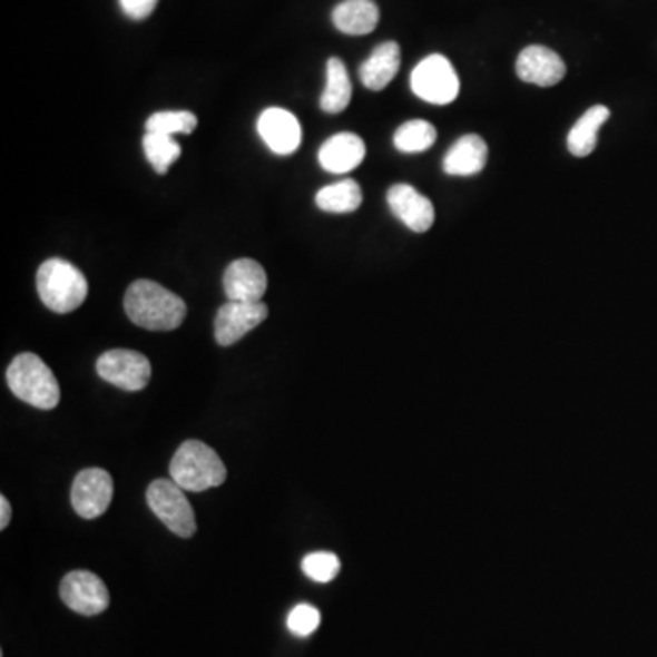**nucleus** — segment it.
<instances>
[{
	"instance_id": "6",
	"label": "nucleus",
	"mask_w": 657,
	"mask_h": 657,
	"mask_svg": "<svg viewBox=\"0 0 657 657\" xmlns=\"http://www.w3.org/2000/svg\"><path fill=\"white\" fill-rule=\"evenodd\" d=\"M411 90L422 101L444 107L459 96V76L448 57L433 53L415 66L411 73Z\"/></svg>"
},
{
	"instance_id": "12",
	"label": "nucleus",
	"mask_w": 657,
	"mask_h": 657,
	"mask_svg": "<svg viewBox=\"0 0 657 657\" xmlns=\"http://www.w3.org/2000/svg\"><path fill=\"white\" fill-rule=\"evenodd\" d=\"M391 213L413 233L424 234L435 223V207L411 185H393L388 193Z\"/></svg>"
},
{
	"instance_id": "18",
	"label": "nucleus",
	"mask_w": 657,
	"mask_h": 657,
	"mask_svg": "<svg viewBox=\"0 0 657 657\" xmlns=\"http://www.w3.org/2000/svg\"><path fill=\"white\" fill-rule=\"evenodd\" d=\"M380 21L373 0H344L333 10V24L345 36H367Z\"/></svg>"
},
{
	"instance_id": "27",
	"label": "nucleus",
	"mask_w": 657,
	"mask_h": 657,
	"mask_svg": "<svg viewBox=\"0 0 657 657\" xmlns=\"http://www.w3.org/2000/svg\"><path fill=\"white\" fill-rule=\"evenodd\" d=\"M119 2L125 16L130 17L131 21H145L153 16L159 0H119Z\"/></svg>"
},
{
	"instance_id": "15",
	"label": "nucleus",
	"mask_w": 657,
	"mask_h": 657,
	"mask_svg": "<svg viewBox=\"0 0 657 657\" xmlns=\"http://www.w3.org/2000/svg\"><path fill=\"white\" fill-rule=\"evenodd\" d=\"M365 157V145L362 137L351 131L336 134L322 145L318 161L325 173L347 174L360 167Z\"/></svg>"
},
{
	"instance_id": "13",
	"label": "nucleus",
	"mask_w": 657,
	"mask_h": 657,
	"mask_svg": "<svg viewBox=\"0 0 657 657\" xmlns=\"http://www.w3.org/2000/svg\"><path fill=\"white\" fill-rule=\"evenodd\" d=\"M223 288L228 302H262L263 294L267 291V273L254 259H236L225 271Z\"/></svg>"
},
{
	"instance_id": "20",
	"label": "nucleus",
	"mask_w": 657,
	"mask_h": 657,
	"mask_svg": "<svg viewBox=\"0 0 657 657\" xmlns=\"http://www.w3.org/2000/svg\"><path fill=\"white\" fill-rule=\"evenodd\" d=\"M353 87H351L350 73L344 62L339 57H331L327 61V82L320 99V108L325 114H340L350 107Z\"/></svg>"
},
{
	"instance_id": "16",
	"label": "nucleus",
	"mask_w": 657,
	"mask_h": 657,
	"mask_svg": "<svg viewBox=\"0 0 657 657\" xmlns=\"http://www.w3.org/2000/svg\"><path fill=\"white\" fill-rule=\"evenodd\" d=\"M488 163V145L477 134L457 139L455 145L444 157V173L448 176H475L482 173Z\"/></svg>"
},
{
	"instance_id": "11",
	"label": "nucleus",
	"mask_w": 657,
	"mask_h": 657,
	"mask_svg": "<svg viewBox=\"0 0 657 657\" xmlns=\"http://www.w3.org/2000/svg\"><path fill=\"white\" fill-rule=\"evenodd\" d=\"M517 76L521 81L536 87H556L567 76V65L559 53L547 46H528L517 57Z\"/></svg>"
},
{
	"instance_id": "25",
	"label": "nucleus",
	"mask_w": 657,
	"mask_h": 657,
	"mask_svg": "<svg viewBox=\"0 0 657 657\" xmlns=\"http://www.w3.org/2000/svg\"><path fill=\"white\" fill-rule=\"evenodd\" d=\"M302 570L313 581H333L334 577L339 576L340 559L331 551H314V553L305 556L302 561Z\"/></svg>"
},
{
	"instance_id": "4",
	"label": "nucleus",
	"mask_w": 657,
	"mask_h": 657,
	"mask_svg": "<svg viewBox=\"0 0 657 657\" xmlns=\"http://www.w3.org/2000/svg\"><path fill=\"white\" fill-rule=\"evenodd\" d=\"M37 291L42 304L53 313L66 314L81 307L88 296L85 274L61 258L46 259L37 273Z\"/></svg>"
},
{
	"instance_id": "1",
	"label": "nucleus",
	"mask_w": 657,
	"mask_h": 657,
	"mask_svg": "<svg viewBox=\"0 0 657 657\" xmlns=\"http://www.w3.org/2000/svg\"><path fill=\"white\" fill-rule=\"evenodd\" d=\"M128 318L148 331H174L187 316V305L173 291L150 280H137L125 294Z\"/></svg>"
},
{
	"instance_id": "10",
	"label": "nucleus",
	"mask_w": 657,
	"mask_h": 657,
	"mask_svg": "<svg viewBox=\"0 0 657 657\" xmlns=\"http://www.w3.org/2000/svg\"><path fill=\"white\" fill-rule=\"evenodd\" d=\"M268 316L267 305L263 302H227L216 314L214 333L223 347L234 345L245 336L248 331L258 327Z\"/></svg>"
},
{
	"instance_id": "24",
	"label": "nucleus",
	"mask_w": 657,
	"mask_h": 657,
	"mask_svg": "<svg viewBox=\"0 0 657 657\" xmlns=\"http://www.w3.org/2000/svg\"><path fill=\"white\" fill-rule=\"evenodd\" d=\"M197 127V117L193 111L168 110L157 111L148 117L147 131L150 134H165V136H176V134H193Z\"/></svg>"
},
{
	"instance_id": "26",
	"label": "nucleus",
	"mask_w": 657,
	"mask_h": 657,
	"mask_svg": "<svg viewBox=\"0 0 657 657\" xmlns=\"http://www.w3.org/2000/svg\"><path fill=\"white\" fill-rule=\"evenodd\" d=\"M287 627L294 636L307 637L316 633L320 627L318 608L311 607V605H298L294 607L287 617Z\"/></svg>"
},
{
	"instance_id": "17",
	"label": "nucleus",
	"mask_w": 657,
	"mask_h": 657,
	"mask_svg": "<svg viewBox=\"0 0 657 657\" xmlns=\"http://www.w3.org/2000/svg\"><path fill=\"white\" fill-rule=\"evenodd\" d=\"M399 68L400 46L394 41L382 42L360 66V81L370 90H384L399 73Z\"/></svg>"
},
{
	"instance_id": "8",
	"label": "nucleus",
	"mask_w": 657,
	"mask_h": 657,
	"mask_svg": "<svg viewBox=\"0 0 657 657\" xmlns=\"http://www.w3.org/2000/svg\"><path fill=\"white\" fill-rule=\"evenodd\" d=\"M61 599L66 607L81 616H97L110 605V594L101 577L87 570L70 571L61 582Z\"/></svg>"
},
{
	"instance_id": "21",
	"label": "nucleus",
	"mask_w": 657,
	"mask_h": 657,
	"mask_svg": "<svg viewBox=\"0 0 657 657\" xmlns=\"http://www.w3.org/2000/svg\"><path fill=\"white\" fill-rule=\"evenodd\" d=\"M316 205L324 213L350 214L359 210L362 205V188L354 179L327 185L316 194Z\"/></svg>"
},
{
	"instance_id": "28",
	"label": "nucleus",
	"mask_w": 657,
	"mask_h": 657,
	"mask_svg": "<svg viewBox=\"0 0 657 657\" xmlns=\"http://www.w3.org/2000/svg\"><path fill=\"white\" fill-rule=\"evenodd\" d=\"M0 516H2V519H0V530H6L8 524H10L11 506L4 496L0 497Z\"/></svg>"
},
{
	"instance_id": "14",
	"label": "nucleus",
	"mask_w": 657,
	"mask_h": 657,
	"mask_svg": "<svg viewBox=\"0 0 657 657\" xmlns=\"http://www.w3.org/2000/svg\"><path fill=\"white\" fill-rule=\"evenodd\" d=\"M258 131L265 145L278 156H291L302 143L298 119L284 108H267L263 111L258 119Z\"/></svg>"
},
{
	"instance_id": "7",
	"label": "nucleus",
	"mask_w": 657,
	"mask_h": 657,
	"mask_svg": "<svg viewBox=\"0 0 657 657\" xmlns=\"http://www.w3.org/2000/svg\"><path fill=\"white\" fill-rule=\"evenodd\" d=\"M97 374L125 391H141L153 376L147 356L137 351L111 350L97 360Z\"/></svg>"
},
{
	"instance_id": "19",
	"label": "nucleus",
	"mask_w": 657,
	"mask_h": 657,
	"mask_svg": "<svg viewBox=\"0 0 657 657\" xmlns=\"http://www.w3.org/2000/svg\"><path fill=\"white\" fill-rule=\"evenodd\" d=\"M610 119V110L602 105L588 108L582 114L581 119L571 127L568 134V150L571 156L587 157L590 156L597 147V136H599V128Z\"/></svg>"
},
{
	"instance_id": "22",
	"label": "nucleus",
	"mask_w": 657,
	"mask_h": 657,
	"mask_svg": "<svg viewBox=\"0 0 657 657\" xmlns=\"http://www.w3.org/2000/svg\"><path fill=\"white\" fill-rule=\"evenodd\" d=\"M437 141V128L422 119L408 121L394 131L393 143L396 150L404 154L424 153Z\"/></svg>"
},
{
	"instance_id": "9",
	"label": "nucleus",
	"mask_w": 657,
	"mask_h": 657,
	"mask_svg": "<svg viewBox=\"0 0 657 657\" xmlns=\"http://www.w3.org/2000/svg\"><path fill=\"white\" fill-rule=\"evenodd\" d=\"M114 497V481L101 468H88L76 477L71 486V506L82 519L101 517Z\"/></svg>"
},
{
	"instance_id": "5",
	"label": "nucleus",
	"mask_w": 657,
	"mask_h": 657,
	"mask_svg": "<svg viewBox=\"0 0 657 657\" xmlns=\"http://www.w3.org/2000/svg\"><path fill=\"white\" fill-rule=\"evenodd\" d=\"M147 501L157 519L176 536L188 539L196 533L193 506L185 497V490L173 479H157L148 486Z\"/></svg>"
},
{
	"instance_id": "23",
	"label": "nucleus",
	"mask_w": 657,
	"mask_h": 657,
	"mask_svg": "<svg viewBox=\"0 0 657 657\" xmlns=\"http://www.w3.org/2000/svg\"><path fill=\"white\" fill-rule=\"evenodd\" d=\"M143 150L157 174H167L168 168L173 167L182 156V147L173 136L150 134V131L143 137Z\"/></svg>"
},
{
	"instance_id": "3",
	"label": "nucleus",
	"mask_w": 657,
	"mask_h": 657,
	"mask_svg": "<svg viewBox=\"0 0 657 657\" xmlns=\"http://www.w3.org/2000/svg\"><path fill=\"white\" fill-rule=\"evenodd\" d=\"M170 479L185 491H205L225 482L227 468L210 445L187 440L170 462Z\"/></svg>"
},
{
	"instance_id": "2",
	"label": "nucleus",
	"mask_w": 657,
	"mask_h": 657,
	"mask_svg": "<svg viewBox=\"0 0 657 657\" xmlns=\"http://www.w3.org/2000/svg\"><path fill=\"white\" fill-rule=\"evenodd\" d=\"M11 393L37 410H53L61 400V388L50 367L37 354L16 356L6 371Z\"/></svg>"
}]
</instances>
